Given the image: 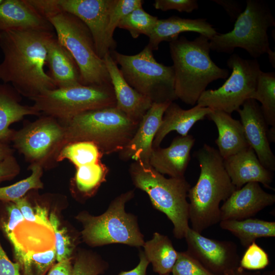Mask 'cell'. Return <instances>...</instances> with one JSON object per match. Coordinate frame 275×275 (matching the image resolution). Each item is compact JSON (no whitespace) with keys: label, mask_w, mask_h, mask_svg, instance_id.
<instances>
[{"label":"cell","mask_w":275,"mask_h":275,"mask_svg":"<svg viewBox=\"0 0 275 275\" xmlns=\"http://www.w3.org/2000/svg\"><path fill=\"white\" fill-rule=\"evenodd\" d=\"M52 31L12 30L0 33V80L11 84L19 94L30 99L57 88L45 69L47 45Z\"/></svg>","instance_id":"1"},{"label":"cell","mask_w":275,"mask_h":275,"mask_svg":"<svg viewBox=\"0 0 275 275\" xmlns=\"http://www.w3.org/2000/svg\"><path fill=\"white\" fill-rule=\"evenodd\" d=\"M200 172L188 191L189 221L199 233L221 222L220 203L236 189L224 167L218 150L207 144L195 152Z\"/></svg>","instance_id":"2"},{"label":"cell","mask_w":275,"mask_h":275,"mask_svg":"<svg viewBox=\"0 0 275 275\" xmlns=\"http://www.w3.org/2000/svg\"><path fill=\"white\" fill-rule=\"evenodd\" d=\"M177 99L194 105L209 84L225 79L229 72L216 65L210 56L209 39L200 35L193 40L179 37L169 43Z\"/></svg>","instance_id":"3"},{"label":"cell","mask_w":275,"mask_h":275,"mask_svg":"<svg viewBox=\"0 0 275 275\" xmlns=\"http://www.w3.org/2000/svg\"><path fill=\"white\" fill-rule=\"evenodd\" d=\"M62 122L63 147L75 142H91L97 146L103 155L121 151L139 124L116 106L87 111Z\"/></svg>","instance_id":"4"},{"label":"cell","mask_w":275,"mask_h":275,"mask_svg":"<svg viewBox=\"0 0 275 275\" xmlns=\"http://www.w3.org/2000/svg\"><path fill=\"white\" fill-rule=\"evenodd\" d=\"M129 172L135 187L145 191L154 208L172 222L174 237L184 238L190 227L187 198L191 187L185 177L166 178L149 164L139 161L131 163Z\"/></svg>","instance_id":"5"},{"label":"cell","mask_w":275,"mask_h":275,"mask_svg":"<svg viewBox=\"0 0 275 275\" xmlns=\"http://www.w3.org/2000/svg\"><path fill=\"white\" fill-rule=\"evenodd\" d=\"M134 196V190L123 193L110 203L102 214L94 216L86 211L80 212L75 218L82 225L81 237L92 246L123 244L140 248L145 243L136 217L126 212V204Z\"/></svg>","instance_id":"6"},{"label":"cell","mask_w":275,"mask_h":275,"mask_svg":"<svg viewBox=\"0 0 275 275\" xmlns=\"http://www.w3.org/2000/svg\"><path fill=\"white\" fill-rule=\"evenodd\" d=\"M274 26V18L266 2L247 0L245 8L235 20L233 30L217 33L209 39L210 49L232 53L236 48H241L257 59L271 50L267 30Z\"/></svg>","instance_id":"7"},{"label":"cell","mask_w":275,"mask_h":275,"mask_svg":"<svg viewBox=\"0 0 275 275\" xmlns=\"http://www.w3.org/2000/svg\"><path fill=\"white\" fill-rule=\"evenodd\" d=\"M110 54L127 82L153 103L173 102L177 99L175 91L173 66L156 61L147 45L139 53L126 55L114 50Z\"/></svg>","instance_id":"8"},{"label":"cell","mask_w":275,"mask_h":275,"mask_svg":"<svg viewBox=\"0 0 275 275\" xmlns=\"http://www.w3.org/2000/svg\"><path fill=\"white\" fill-rule=\"evenodd\" d=\"M57 38L71 53L79 70L85 86L112 85L104 61L97 54L92 35L78 17L62 12L48 19Z\"/></svg>","instance_id":"9"},{"label":"cell","mask_w":275,"mask_h":275,"mask_svg":"<svg viewBox=\"0 0 275 275\" xmlns=\"http://www.w3.org/2000/svg\"><path fill=\"white\" fill-rule=\"evenodd\" d=\"M39 113L65 121L84 112L116 106L112 85H79L46 91L30 99Z\"/></svg>","instance_id":"10"},{"label":"cell","mask_w":275,"mask_h":275,"mask_svg":"<svg viewBox=\"0 0 275 275\" xmlns=\"http://www.w3.org/2000/svg\"><path fill=\"white\" fill-rule=\"evenodd\" d=\"M227 64L232 70L229 78L217 89L204 91L197 104L231 115L251 99L262 71L257 59H243L236 53L229 58Z\"/></svg>","instance_id":"11"},{"label":"cell","mask_w":275,"mask_h":275,"mask_svg":"<svg viewBox=\"0 0 275 275\" xmlns=\"http://www.w3.org/2000/svg\"><path fill=\"white\" fill-rule=\"evenodd\" d=\"M64 138L63 126L46 116L15 131L12 141L27 160L42 166L51 155L57 153V156L63 147Z\"/></svg>","instance_id":"12"},{"label":"cell","mask_w":275,"mask_h":275,"mask_svg":"<svg viewBox=\"0 0 275 275\" xmlns=\"http://www.w3.org/2000/svg\"><path fill=\"white\" fill-rule=\"evenodd\" d=\"M187 252L216 275L239 266L237 246L231 241L209 238L189 228L185 236Z\"/></svg>","instance_id":"13"},{"label":"cell","mask_w":275,"mask_h":275,"mask_svg":"<svg viewBox=\"0 0 275 275\" xmlns=\"http://www.w3.org/2000/svg\"><path fill=\"white\" fill-rule=\"evenodd\" d=\"M116 0H60L63 12L80 19L89 29L96 51L101 59L113 50L107 30L111 10Z\"/></svg>","instance_id":"14"},{"label":"cell","mask_w":275,"mask_h":275,"mask_svg":"<svg viewBox=\"0 0 275 275\" xmlns=\"http://www.w3.org/2000/svg\"><path fill=\"white\" fill-rule=\"evenodd\" d=\"M240 116L245 139L262 164L268 170H275V156L270 147L268 125L261 107L253 99L246 100L237 111Z\"/></svg>","instance_id":"15"},{"label":"cell","mask_w":275,"mask_h":275,"mask_svg":"<svg viewBox=\"0 0 275 275\" xmlns=\"http://www.w3.org/2000/svg\"><path fill=\"white\" fill-rule=\"evenodd\" d=\"M275 202V195L266 192L258 182L236 189L220 207L221 221L251 218Z\"/></svg>","instance_id":"16"},{"label":"cell","mask_w":275,"mask_h":275,"mask_svg":"<svg viewBox=\"0 0 275 275\" xmlns=\"http://www.w3.org/2000/svg\"><path fill=\"white\" fill-rule=\"evenodd\" d=\"M171 102L152 103L140 121L135 133L128 144L119 153V157L121 159H133L134 161L149 164L154 138L160 126L164 113Z\"/></svg>","instance_id":"17"},{"label":"cell","mask_w":275,"mask_h":275,"mask_svg":"<svg viewBox=\"0 0 275 275\" xmlns=\"http://www.w3.org/2000/svg\"><path fill=\"white\" fill-rule=\"evenodd\" d=\"M103 60L113 88L116 107L132 121L140 123L151 106L152 101L127 82L110 53L104 57Z\"/></svg>","instance_id":"18"},{"label":"cell","mask_w":275,"mask_h":275,"mask_svg":"<svg viewBox=\"0 0 275 275\" xmlns=\"http://www.w3.org/2000/svg\"><path fill=\"white\" fill-rule=\"evenodd\" d=\"M195 139L191 135L177 136L167 148H153L149 164L161 174L183 177L190 160Z\"/></svg>","instance_id":"19"},{"label":"cell","mask_w":275,"mask_h":275,"mask_svg":"<svg viewBox=\"0 0 275 275\" xmlns=\"http://www.w3.org/2000/svg\"><path fill=\"white\" fill-rule=\"evenodd\" d=\"M225 170L236 189L250 182L262 184L273 189L272 172L260 162L254 151L250 147L223 159Z\"/></svg>","instance_id":"20"},{"label":"cell","mask_w":275,"mask_h":275,"mask_svg":"<svg viewBox=\"0 0 275 275\" xmlns=\"http://www.w3.org/2000/svg\"><path fill=\"white\" fill-rule=\"evenodd\" d=\"M191 32L205 36L209 39L217 33L205 18L189 19L176 16L158 19L149 38L147 45L152 50L158 49L162 41L171 42L183 32Z\"/></svg>","instance_id":"21"},{"label":"cell","mask_w":275,"mask_h":275,"mask_svg":"<svg viewBox=\"0 0 275 275\" xmlns=\"http://www.w3.org/2000/svg\"><path fill=\"white\" fill-rule=\"evenodd\" d=\"M27 0H4L0 4V33L12 30H52Z\"/></svg>","instance_id":"22"},{"label":"cell","mask_w":275,"mask_h":275,"mask_svg":"<svg viewBox=\"0 0 275 275\" xmlns=\"http://www.w3.org/2000/svg\"><path fill=\"white\" fill-rule=\"evenodd\" d=\"M46 65L57 88L82 85L79 70L74 58L54 37L48 43Z\"/></svg>","instance_id":"23"},{"label":"cell","mask_w":275,"mask_h":275,"mask_svg":"<svg viewBox=\"0 0 275 275\" xmlns=\"http://www.w3.org/2000/svg\"><path fill=\"white\" fill-rule=\"evenodd\" d=\"M211 111L208 107L197 104L190 109H184L176 103L172 102L164 113L153 141V148L160 147L164 138L171 131H175L181 136L188 135L193 126L205 119Z\"/></svg>","instance_id":"24"},{"label":"cell","mask_w":275,"mask_h":275,"mask_svg":"<svg viewBox=\"0 0 275 275\" xmlns=\"http://www.w3.org/2000/svg\"><path fill=\"white\" fill-rule=\"evenodd\" d=\"M206 117L213 122L217 127L218 135L215 143L223 159L249 147L239 120L219 111L212 110Z\"/></svg>","instance_id":"25"},{"label":"cell","mask_w":275,"mask_h":275,"mask_svg":"<svg viewBox=\"0 0 275 275\" xmlns=\"http://www.w3.org/2000/svg\"><path fill=\"white\" fill-rule=\"evenodd\" d=\"M40 114L34 106L21 105L7 84L0 85V142L12 141L15 131L9 128L13 123L26 115Z\"/></svg>","instance_id":"26"},{"label":"cell","mask_w":275,"mask_h":275,"mask_svg":"<svg viewBox=\"0 0 275 275\" xmlns=\"http://www.w3.org/2000/svg\"><path fill=\"white\" fill-rule=\"evenodd\" d=\"M144 255L151 263L153 271L159 275H169L177 259L178 252L167 235L155 232L152 238L145 242Z\"/></svg>","instance_id":"27"},{"label":"cell","mask_w":275,"mask_h":275,"mask_svg":"<svg viewBox=\"0 0 275 275\" xmlns=\"http://www.w3.org/2000/svg\"><path fill=\"white\" fill-rule=\"evenodd\" d=\"M219 224L222 229L231 232L246 248L257 238L275 237L274 222L251 217L242 220H223Z\"/></svg>","instance_id":"28"},{"label":"cell","mask_w":275,"mask_h":275,"mask_svg":"<svg viewBox=\"0 0 275 275\" xmlns=\"http://www.w3.org/2000/svg\"><path fill=\"white\" fill-rule=\"evenodd\" d=\"M73 179V192L79 199L94 196L101 185L106 181L109 169L101 161L76 167Z\"/></svg>","instance_id":"29"},{"label":"cell","mask_w":275,"mask_h":275,"mask_svg":"<svg viewBox=\"0 0 275 275\" xmlns=\"http://www.w3.org/2000/svg\"><path fill=\"white\" fill-rule=\"evenodd\" d=\"M251 99L259 101L268 126L275 128V73L261 71Z\"/></svg>","instance_id":"30"},{"label":"cell","mask_w":275,"mask_h":275,"mask_svg":"<svg viewBox=\"0 0 275 275\" xmlns=\"http://www.w3.org/2000/svg\"><path fill=\"white\" fill-rule=\"evenodd\" d=\"M103 154L94 144L78 142L64 146L56 157L57 161L67 159L78 167L90 162L101 161Z\"/></svg>","instance_id":"31"},{"label":"cell","mask_w":275,"mask_h":275,"mask_svg":"<svg viewBox=\"0 0 275 275\" xmlns=\"http://www.w3.org/2000/svg\"><path fill=\"white\" fill-rule=\"evenodd\" d=\"M42 168L39 163H32L30 167L32 174L29 177L13 184L0 187V201L14 202L23 197L31 189L42 188L43 184L41 180Z\"/></svg>","instance_id":"32"},{"label":"cell","mask_w":275,"mask_h":275,"mask_svg":"<svg viewBox=\"0 0 275 275\" xmlns=\"http://www.w3.org/2000/svg\"><path fill=\"white\" fill-rule=\"evenodd\" d=\"M56 261L54 248L42 252H29L18 263L22 275H46Z\"/></svg>","instance_id":"33"},{"label":"cell","mask_w":275,"mask_h":275,"mask_svg":"<svg viewBox=\"0 0 275 275\" xmlns=\"http://www.w3.org/2000/svg\"><path fill=\"white\" fill-rule=\"evenodd\" d=\"M158 18L146 12L142 7L138 8L127 15L118 27L127 30L136 39L141 35L148 37L152 32Z\"/></svg>","instance_id":"34"},{"label":"cell","mask_w":275,"mask_h":275,"mask_svg":"<svg viewBox=\"0 0 275 275\" xmlns=\"http://www.w3.org/2000/svg\"><path fill=\"white\" fill-rule=\"evenodd\" d=\"M73 260V275H99L108 267L100 255L90 250H77Z\"/></svg>","instance_id":"35"},{"label":"cell","mask_w":275,"mask_h":275,"mask_svg":"<svg viewBox=\"0 0 275 275\" xmlns=\"http://www.w3.org/2000/svg\"><path fill=\"white\" fill-rule=\"evenodd\" d=\"M49 217L54 234L56 261L73 259L76 253L74 240L69 234L66 227L61 225L55 213L51 212Z\"/></svg>","instance_id":"36"},{"label":"cell","mask_w":275,"mask_h":275,"mask_svg":"<svg viewBox=\"0 0 275 275\" xmlns=\"http://www.w3.org/2000/svg\"><path fill=\"white\" fill-rule=\"evenodd\" d=\"M144 1L116 0L110 12L107 30L108 38L113 50L116 46L114 33L120 22L134 9L142 7Z\"/></svg>","instance_id":"37"},{"label":"cell","mask_w":275,"mask_h":275,"mask_svg":"<svg viewBox=\"0 0 275 275\" xmlns=\"http://www.w3.org/2000/svg\"><path fill=\"white\" fill-rule=\"evenodd\" d=\"M171 272L172 275H216L187 251L178 252L177 259Z\"/></svg>","instance_id":"38"},{"label":"cell","mask_w":275,"mask_h":275,"mask_svg":"<svg viewBox=\"0 0 275 275\" xmlns=\"http://www.w3.org/2000/svg\"><path fill=\"white\" fill-rule=\"evenodd\" d=\"M269 264L267 253L255 241L246 248L239 265L244 269L253 271L263 269Z\"/></svg>","instance_id":"39"},{"label":"cell","mask_w":275,"mask_h":275,"mask_svg":"<svg viewBox=\"0 0 275 275\" xmlns=\"http://www.w3.org/2000/svg\"><path fill=\"white\" fill-rule=\"evenodd\" d=\"M20 211L24 219L51 228L47 209L39 205L32 206L25 197H22L14 202Z\"/></svg>","instance_id":"40"},{"label":"cell","mask_w":275,"mask_h":275,"mask_svg":"<svg viewBox=\"0 0 275 275\" xmlns=\"http://www.w3.org/2000/svg\"><path fill=\"white\" fill-rule=\"evenodd\" d=\"M153 6L156 9L162 11L174 10L187 13L199 8L196 0H155Z\"/></svg>","instance_id":"41"},{"label":"cell","mask_w":275,"mask_h":275,"mask_svg":"<svg viewBox=\"0 0 275 275\" xmlns=\"http://www.w3.org/2000/svg\"><path fill=\"white\" fill-rule=\"evenodd\" d=\"M32 7L48 20L50 18L63 12L60 0H27Z\"/></svg>","instance_id":"42"},{"label":"cell","mask_w":275,"mask_h":275,"mask_svg":"<svg viewBox=\"0 0 275 275\" xmlns=\"http://www.w3.org/2000/svg\"><path fill=\"white\" fill-rule=\"evenodd\" d=\"M20 172V167L13 155L10 156L0 162V183L10 180Z\"/></svg>","instance_id":"43"},{"label":"cell","mask_w":275,"mask_h":275,"mask_svg":"<svg viewBox=\"0 0 275 275\" xmlns=\"http://www.w3.org/2000/svg\"><path fill=\"white\" fill-rule=\"evenodd\" d=\"M0 275H22L19 264L9 258L0 242Z\"/></svg>","instance_id":"44"},{"label":"cell","mask_w":275,"mask_h":275,"mask_svg":"<svg viewBox=\"0 0 275 275\" xmlns=\"http://www.w3.org/2000/svg\"><path fill=\"white\" fill-rule=\"evenodd\" d=\"M215 3L222 6L230 17L231 21L236 20L242 13V6L237 1L234 0H213Z\"/></svg>","instance_id":"45"},{"label":"cell","mask_w":275,"mask_h":275,"mask_svg":"<svg viewBox=\"0 0 275 275\" xmlns=\"http://www.w3.org/2000/svg\"><path fill=\"white\" fill-rule=\"evenodd\" d=\"M73 259H67L54 264L46 275H73Z\"/></svg>","instance_id":"46"},{"label":"cell","mask_w":275,"mask_h":275,"mask_svg":"<svg viewBox=\"0 0 275 275\" xmlns=\"http://www.w3.org/2000/svg\"><path fill=\"white\" fill-rule=\"evenodd\" d=\"M140 261L135 267L129 271H121L118 275H146L147 267L149 264L144 252L140 251Z\"/></svg>","instance_id":"47"},{"label":"cell","mask_w":275,"mask_h":275,"mask_svg":"<svg viewBox=\"0 0 275 275\" xmlns=\"http://www.w3.org/2000/svg\"><path fill=\"white\" fill-rule=\"evenodd\" d=\"M259 271H253L243 269L239 265L227 271L224 275H261Z\"/></svg>","instance_id":"48"},{"label":"cell","mask_w":275,"mask_h":275,"mask_svg":"<svg viewBox=\"0 0 275 275\" xmlns=\"http://www.w3.org/2000/svg\"><path fill=\"white\" fill-rule=\"evenodd\" d=\"M13 150L7 144L0 142V162L13 155Z\"/></svg>","instance_id":"49"},{"label":"cell","mask_w":275,"mask_h":275,"mask_svg":"<svg viewBox=\"0 0 275 275\" xmlns=\"http://www.w3.org/2000/svg\"><path fill=\"white\" fill-rule=\"evenodd\" d=\"M268 139L269 142H274L275 141V128L271 127L268 129L267 132Z\"/></svg>","instance_id":"50"},{"label":"cell","mask_w":275,"mask_h":275,"mask_svg":"<svg viewBox=\"0 0 275 275\" xmlns=\"http://www.w3.org/2000/svg\"><path fill=\"white\" fill-rule=\"evenodd\" d=\"M268 58L270 63L271 64L272 66L274 68L275 67V54L274 51H273L272 50L270 51L268 53Z\"/></svg>","instance_id":"51"},{"label":"cell","mask_w":275,"mask_h":275,"mask_svg":"<svg viewBox=\"0 0 275 275\" xmlns=\"http://www.w3.org/2000/svg\"><path fill=\"white\" fill-rule=\"evenodd\" d=\"M261 275H275V271L274 270L268 271L264 272L262 274H261Z\"/></svg>","instance_id":"52"},{"label":"cell","mask_w":275,"mask_h":275,"mask_svg":"<svg viewBox=\"0 0 275 275\" xmlns=\"http://www.w3.org/2000/svg\"><path fill=\"white\" fill-rule=\"evenodd\" d=\"M4 1V0H0V4Z\"/></svg>","instance_id":"53"}]
</instances>
